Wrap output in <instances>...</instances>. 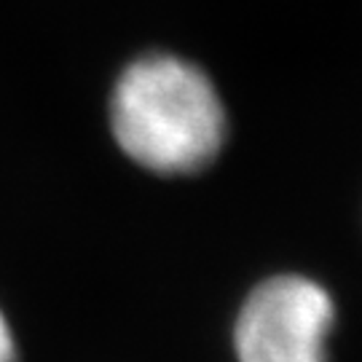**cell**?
<instances>
[{
	"instance_id": "obj_1",
	"label": "cell",
	"mask_w": 362,
	"mask_h": 362,
	"mask_svg": "<svg viewBox=\"0 0 362 362\" xmlns=\"http://www.w3.org/2000/svg\"><path fill=\"white\" fill-rule=\"evenodd\" d=\"M110 132L121 153L156 175H194L223 151L228 121L215 83L177 54H143L110 91Z\"/></svg>"
},
{
	"instance_id": "obj_2",
	"label": "cell",
	"mask_w": 362,
	"mask_h": 362,
	"mask_svg": "<svg viewBox=\"0 0 362 362\" xmlns=\"http://www.w3.org/2000/svg\"><path fill=\"white\" fill-rule=\"evenodd\" d=\"M336 303L320 282L282 274L260 282L239 309L233 346L239 362H327Z\"/></svg>"
},
{
	"instance_id": "obj_3",
	"label": "cell",
	"mask_w": 362,
	"mask_h": 362,
	"mask_svg": "<svg viewBox=\"0 0 362 362\" xmlns=\"http://www.w3.org/2000/svg\"><path fill=\"white\" fill-rule=\"evenodd\" d=\"M16 360H19V351H16V338H13L11 322L0 311V362H16Z\"/></svg>"
}]
</instances>
